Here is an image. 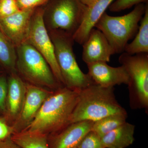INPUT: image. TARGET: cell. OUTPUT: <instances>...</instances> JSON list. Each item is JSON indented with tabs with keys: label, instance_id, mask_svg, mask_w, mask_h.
<instances>
[{
	"label": "cell",
	"instance_id": "6da1fadb",
	"mask_svg": "<svg viewBox=\"0 0 148 148\" xmlns=\"http://www.w3.org/2000/svg\"><path fill=\"white\" fill-rule=\"evenodd\" d=\"M79 92L65 86L53 90L25 130L48 135L66 127L69 124Z\"/></svg>",
	"mask_w": 148,
	"mask_h": 148
},
{
	"label": "cell",
	"instance_id": "7a4b0ae2",
	"mask_svg": "<svg viewBox=\"0 0 148 148\" xmlns=\"http://www.w3.org/2000/svg\"><path fill=\"white\" fill-rule=\"evenodd\" d=\"M114 89L94 84L81 90L69 124L84 121L95 122L110 115L127 113L117 101Z\"/></svg>",
	"mask_w": 148,
	"mask_h": 148
},
{
	"label": "cell",
	"instance_id": "3957f363",
	"mask_svg": "<svg viewBox=\"0 0 148 148\" xmlns=\"http://www.w3.org/2000/svg\"><path fill=\"white\" fill-rule=\"evenodd\" d=\"M146 6L144 3L135 5L133 10L123 16H110L105 12L95 24L94 28L106 36L114 54L124 52L128 42L135 37Z\"/></svg>",
	"mask_w": 148,
	"mask_h": 148
},
{
	"label": "cell",
	"instance_id": "277c9868",
	"mask_svg": "<svg viewBox=\"0 0 148 148\" xmlns=\"http://www.w3.org/2000/svg\"><path fill=\"white\" fill-rule=\"evenodd\" d=\"M16 73L29 84L55 90L61 86L45 59L29 42L16 47Z\"/></svg>",
	"mask_w": 148,
	"mask_h": 148
},
{
	"label": "cell",
	"instance_id": "5b68a950",
	"mask_svg": "<svg viewBox=\"0 0 148 148\" xmlns=\"http://www.w3.org/2000/svg\"><path fill=\"white\" fill-rule=\"evenodd\" d=\"M54 45L56 58L64 80V86L80 91L94 82L88 74L81 71L74 54L73 36L64 32H49Z\"/></svg>",
	"mask_w": 148,
	"mask_h": 148
},
{
	"label": "cell",
	"instance_id": "8992f818",
	"mask_svg": "<svg viewBox=\"0 0 148 148\" xmlns=\"http://www.w3.org/2000/svg\"><path fill=\"white\" fill-rule=\"evenodd\" d=\"M119 63L124 67L128 77L130 106L132 110L148 109V53L130 55L121 53Z\"/></svg>",
	"mask_w": 148,
	"mask_h": 148
},
{
	"label": "cell",
	"instance_id": "52a82bcc",
	"mask_svg": "<svg viewBox=\"0 0 148 148\" xmlns=\"http://www.w3.org/2000/svg\"><path fill=\"white\" fill-rule=\"evenodd\" d=\"M88 6L80 0H51L44 12L48 32H63L73 36L82 24Z\"/></svg>",
	"mask_w": 148,
	"mask_h": 148
},
{
	"label": "cell",
	"instance_id": "ba28073f",
	"mask_svg": "<svg viewBox=\"0 0 148 148\" xmlns=\"http://www.w3.org/2000/svg\"><path fill=\"white\" fill-rule=\"evenodd\" d=\"M45 9L38 8L32 15L27 42L32 45L45 59L56 79L61 86L64 80L56 61L54 45L44 20Z\"/></svg>",
	"mask_w": 148,
	"mask_h": 148
},
{
	"label": "cell",
	"instance_id": "9c48e42d",
	"mask_svg": "<svg viewBox=\"0 0 148 148\" xmlns=\"http://www.w3.org/2000/svg\"><path fill=\"white\" fill-rule=\"evenodd\" d=\"M26 85V97L21 112L11 126L12 133L21 132L27 129L34 119L46 99L53 91L27 83Z\"/></svg>",
	"mask_w": 148,
	"mask_h": 148
},
{
	"label": "cell",
	"instance_id": "30bf717a",
	"mask_svg": "<svg viewBox=\"0 0 148 148\" xmlns=\"http://www.w3.org/2000/svg\"><path fill=\"white\" fill-rule=\"evenodd\" d=\"M36 9L20 10L12 15L0 18L2 32L15 47L28 41L32 15Z\"/></svg>",
	"mask_w": 148,
	"mask_h": 148
},
{
	"label": "cell",
	"instance_id": "8fae6325",
	"mask_svg": "<svg viewBox=\"0 0 148 148\" xmlns=\"http://www.w3.org/2000/svg\"><path fill=\"white\" fill-rule=\"evenodd\" d=\"M94 122H77L47 135L49 148H77L85 136L91 131Z\"/></svg>",
	"mask_w": 148,
	"mask_h": 148
},
{
	"label": "cell",
	"instance_id": "7c38bea8",
	"mask_svg": "<svg viewBox=\"0 0 148 148\" xmlns=\"http://www.w3.org/2000/svg\"><path fill=\"white\" fill-rule=\"evenodd\" d=\"M87 65L88 74L95 84L106 88L128 84V74L122 65L118 67H112L105 62H95Z\"/></svg>",
	"mask_w": 148,
	"mask_h": 148
},
{
	"label": "cell",
	"instance_id": "4fadbf2b",
	"mask_svg": "<svg viewBox=\"0 0 148 148\" xmlns=\"http://www.w3.org/2000/svg\"><path fill=\"white\" fill-rule=\"evenodd\" d=\"M8 79V93L4 120L12 126L21 112L26 91V83L16 73L10 74Z\"/></svg>",
	"mask_w": 148,
	"mask_h": 148
},
{
	"label": "cell",
	"instance_id": "5bb4252c",
	"mask_svg": "<svg viewBox=\"0 0 148 148\" xmlns=\"http://www.w3.org/2000/svg\"><path fill=\"white\" fill-rule=\"evenodd\" d=\"M82 60L86 64L97 62H110L113 51L101 31L93 28L82 45Z\"/></svg>",
	"mask_w": 148,
	"mask_h": 148
},
{
	"label": "cell",
	"instance_id": "9a60e30c",
	"mask_svg": "<svg viewBox=\"0 0 148 148\" xmlns=\"http://www.w3.org/2000/svg\"><path fill=\"white\" fill-rule=\"evenodd\" d=\"M113 1L114 0H96L88 7L82 24L73 36L74 41L82 45L99 18Z\"/></svg>",
	"mask_w": 148,
	"mask_h": 148
},
{
	"label": "cell",
	"instance_id": "2e32d148",
	"mask_svg": "<svg viewBox=\"0 0 148 148\" xmlns=\"http://www.w3.org/2000/svg\"><path fill=\"white\" fill-rule=\"evenodd\" d=\"M135 126L125 122L101 138L103 148H125L135 141Z\"/></svg>",
	"mask_w": 148,
	"mask_h": 148
},
{
	"label": "cell",
	"instance_id": "e0dca14e",
	"mask_svg": "<svg viewBox=\"0 0 148 148\" xmlns=\"http://www.w3.org/2000/svg\"><path fill=\"white\" fill-rule=\"evenodd\" d=\"M124 52L130 55L148 53V5L147 3L145 11L140 21L138 32L134 39L127 44Z\"/></svg>",
	"mask_w": 148,
	"mask_h": 148
},
{
	"label": "cell",
	"instance_id": "ac0fdd59",
	"mask_svg": "<svg viewBox=\"0 0 148 148\" xmlns=\"http://www.w3.org/2000/svg\"><path fill=\"white\" fill-rule=\"evenodd\" d=\"M16 47L0 30V64L10 73H16Z\"/></svg>",
	"mask_w": 148,
	"mask_h": 148
},
{
	"label": "cell",
	"instance_id": "d6986e66",
	"mask_svg": "<svg viewBox=\"0 0 148 148\" xmlns=\"http://www.w3.org/2000/svg\"><path fill=\"white\" fill-rule=\"evenodd\" d=\"M11 139L22 148H49L47 135L24 130L13 133Z\"/></svg>",
	"mask_w": 148,
	"mask_h": 148
},
{
	"label": "cell",
	"instance_id": "ffe728a7",
	"mask_svg": "<svg viewBox=\"0 0 148 148\" xmlns=\"http://www.w3.org/2000/svg\"><path fill=\"white\" fill-rule=\"evenodd\" d=\"M127 116V113L114 114L105 117L94 122L91 130L101 138L126 122Z\"/></svg>",
	"mask_w": 148,
	"mask_h": 148
},
{
	"label": "cell",
	"instance_id": "44dd1931",
	"mask_svg": "<svg viewBox=\"0 0 148 148\" xmlns=\"http://www.w3.org/2000/svg\"><path fill=\"white\" fill-rule=\"evenodd\" d=\"M77 148H103L101 138L91 130L83 138Z\"/></svg>",
	"mask_w": 148,
	"mask_h": 148
},
{
	"label": "cell",
	"instance_id": "7402d4cb",
	"mask_svg": "<svg viewBox=\"0 0 148 148\" xmlns=\"http://www.w3.org/2000/svg\"><path fill=\"white\" fill-rule=\"evenodd\" d=\"M147 1L148 0H116L111 3L108 8L110 11L119 12Z\"/></svg>",
	"mask_w": 148,
	"mask_h": 148
},
{
	"label": "cell",
	"instance_id": "603a6c76",
	"mask_svg": "<svg viewBox=\"0 0 148 148\" xmlns=\"http://www.w3.org/2000/svg\"><path fill=\"white\" fill-rule=\"evenodd\" d=\"M20 10L17 0H0V18L10 16Z\"/></svg>",
	"mask_w": 148,
	"mask_h": 148
},
{
	"label": "cell",
	"instance_id": "cb8c5ba5",
	"mask_svg": "<svg viewBox=\"0 0 148 148\" xmlns=\"http://www.w3.org/2000/svg\"><path fill=\"white\" fill-rule=\"evenodd\" d=\"M8 79L4 75H0V113L4 116L6 112L8 93Z\"/></svg>",
	"mask_w": 148,
	"mask_h": 148
},
{
	"label": "cell",
	"instance_id": "d4e9b609",
	"mask_svg": "<svg viewBox=\"0 0 148 148\" xmlns=\"http://www.w3.org/2000/svg\"><path fill=\"white\" fill-rule=\"evenodd\" d=\"M50 0H17L19 9H35L44 4Z\"/></svg>",
	"mask_w": 148,
	"mask_h": 148
},
{
	"label": "cell",
	"instance_id": "484cf974",
	"mask_svg": "<svg viewBox=\"0 0 148 148\" xmlns=\"http://www.w3.org/2000/svg\"><path fill=\"white\" fill-rule=\"evenodd\" d=\"M11 128L5 120L0 119V140H5L12 134Z\"/></svg>",
	"mask_w": 148,
	"mask_h": 148
},
{
	"label": "cell",
	"instance_id": "4316f807",
	"mask_svg": "<svg viewBox=\"0 0 148 148\" xmlns=\"http://www.w3.org/2000/svg\"><path fill=\"white\" fill-rule=\"evenodd\" d=\"M11 136L5 140H0V148H22L11 140Z\"/></svg>",
	"mask_w": 148,
	"mask_h": 148
},
{
	"label": "cell",
	"instance_id": "83f0119b",
	"mask_svg": "<svg viewBox=\"0 0 148 148\" xmlns=\"http://www.w3.org/2000/svg\"><path fill=\"white\" fill-rule=\"evenodd\" d=\"M96 0H80L85 5L87 6H89L92 5L93 3L95 2Z\"/></svg>",
	"mask_w": 148,
	"mask_h": 148
},
{
	"label": "cell",
	"instance_id": "f1b7e54d",
	"mask_svg": "<svg viewBox=\"0 0 148 148\" xmlns=\"http://www.w3.org/2000/svg\"><path fill=\"white\" fill-rule=\"evenodd\" d=\"M0 30H1V21H0Z\"/></svg>",
	"mask_w": 148,
	"mask_h": 148
}]
</instances>
